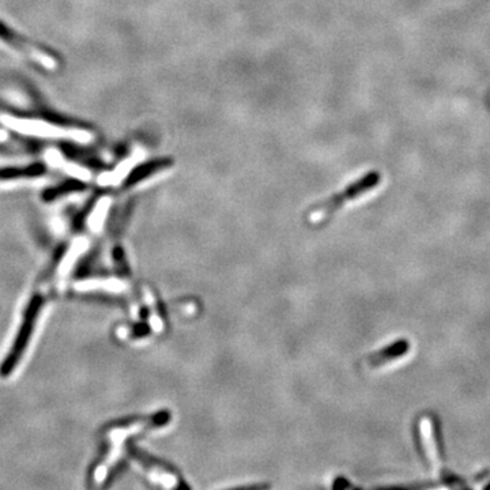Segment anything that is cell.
Instances as JSON below:
<instances>
[{"label":"cell","instance_id":"1","mask_svg":"<svg viewBox=\"0 0 490 490\" xmlns=\"http://www.w3.org/2000/svg\"><path fill=\"white\" fill-rule=\"evenodd\" d=\"M44 304H45V298L41 293H35V295H32L29 302L26 304V308H25L23 316H22L20 330L16 335L14 343L0 365V376L1 377L10 376L18 367L23 354L30 343V338L36 330V324L39 321V314L44 308Z\"/></svg>","mask_w":490,"mask_h":490},{"label":"cell","instance_id":"2","mask_svg":"<svg viewBox=\"0 0 490 490\" xmlns=\"http://www.w3.org/2000/svg\"><path fill=\"white\" fill-rule=\"evenodd\" d=\"M380 181H381V175L377 171L365 173L361 178L353 181L349 187H346L342 192L335 194L331 197L314 204L307 214L308 221L311 223H321L327 221L336 212H339L343 204L353 202L355 199L371 192L380 184Z\"/></svg>","mask_w":490,"mask_h":490},{"label":"cell","instance_id":"3","mask_svg":"<svg viewBox=\"0 0 490 490\" xmlns=\"http://www.w3.org/2000/svg\"><path fill=\"white\" fill-rule=\"evenodd\" d=\"M1 123L7 127L30 135L45 137H63V139H74L79 142H89L92 134L83 128L63 125L55 121H47L41 118H17L13 115H1Z\"/></svg>","mask_w":490,"mask_h":490},{"label":"cell","instance_id":"4","mask_svg":"<svg viewBox=\"0 0 490 490\" xmlns=\"http://www.w3.org/2000/svg\"><path fill=\"white\" fill-rule=\"evenodd\" d=\"M0 41H3L7 47H10L26 59L35 61L39 67L48 71H55L59 67V61L56 58L51 56L48 52L33 45L27 39L20 37L14 30H10L3 22H0Z\"/></svg>","mask_w":490,"mask_h":490},{"label":"cell","instance_id":"5","mask_svg":"<svg viewBox=\"0 0 490 490\" xmlns=\"http://www.w3.org/2000/svg\"><path fill=\"white\" fill-rule=\"evenodd\" d=\"M419 443L424 456L434 474L440 475L443 471V451L437 424L434 425L431 417H422L418 424Z\"/></svg>","mask_w":490,"mask_h":490},{"label":"cell","instance_id":"6","mask_svg":"<svg viewBox=\"0 0 490 490\" xmlns=\"http://www.w3.org/2000/svg\"><path fill=\"white\" fill-rule=\"evenodd\" d=\"M131 458L149 474L152 481H156L165 488H184V485L180 484V479L175 472L168 470L162 463H159L152 456L139 451L137 448H133Z\"/></svg>","mask_w":490,"mask_h":490},{"label":"cell","instance_id":"7","mask_svg":"<svg viewBox=\"0 0 490 490\" xmlns=\"http://www.w3.org/2000/svg\"><path fill=\"white\" fill-rule=\"evenodd\" d=\"M409 349H410L409 341H406V339H398V341H395V342L390 343L388 346L380 349L379 352L368 355V357L364 360V365H365L367 368H371V369L384 367V365L390 364L392 361H395V360H398V358L406 355L408 352H409Z\"/></svg>","mask_w":490,"mask_h":490},{"label":"cell","instance_id":"8","mask_svg":"<svg viewBox=\"0 0 490 490\" xmlns=\"http://www.w3.org/2000/svg\"><path fill=\"white\" fill-rule=\"evenodd\" d=\"M172 165H173L172 159L161 158V159H156V161H152V162H147L145 165L137 166L135 168V171L131 172L130 176L125 178L124 190H128V188L137 185L140 181L147 180L149 177L154 176L158 172H162V171L171 168Z\"/></svg>","mask_w":490,"mask_h":490},{"label":"cell","instance_id":"9","mask_svg":"<svg viewBox=\"0 0 490 490\" xmlns=\"http://www.w3.org/2000/svg\"><path fill=\"white\" fill-rule=\"evenodd\" d=\"M47 169L44 165H30L26 168H1L0 169V181H11V180H25V178H36L45 175Z\"/></svg>","mask_w":490,"mask_h":490},{"label":"cell","instance_id":"10","mask_svg":"<svg viewBox=\"0 0 490 490\" xmlns=\"http://www.w3.org/2000/svg\"><path fill=\"white\" fill-rule=\"evenodd\" d=\"M85 190H86L85 183L78 181V180H68V181H64V183H61L56 187L45 190L42 192V200L44 202H54V200L63 197V196L73 194V192H80V191H85Z\"/></svg>","mask_w":490,"mask_h":490},{"label":"cell","instance_id":"11","mask_svg":"<svg viewBox=\"0 0 490 490\" xmlns=\"http://www.w3.org/2000/svg\"><path fill=\"white\" fill-rule=\"evenodd\" d=\"M485 490H490V482L488 484V485H486V486H485Z\"/></svg>","mask_w":490,"mask_h":490}]
</instances>
